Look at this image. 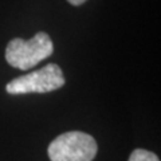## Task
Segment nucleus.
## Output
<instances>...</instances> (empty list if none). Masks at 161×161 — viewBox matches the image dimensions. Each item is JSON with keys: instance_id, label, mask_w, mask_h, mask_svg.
Instances as JSON below:
<instances>
[{"instance_id": "f257e3e1", "label": "nucleus", "mask_w": 161, "mask_h": 161, "mask_svg": "<svg viewBox=\"0 0 161 161\" xmlns=\"http://www.w3.org/2000/svg\"><path fill=\"white\" fill-rule=\"evenodd\" d=\"M53 51L51 38L46 32H38L30 40L12 39L6 48V60L12 67L28 70L48 58Z\"/></svg>"}, {"instance_id": "f03ea898", "label": "nucleus", "mask_w": 161, "mask_h": 161, "mask_svg": "<svg viewBox=\"0 0 161 161\" xmlns=\"http://www.w3.org/2000/svg\"><path fill=\"white\" fill-rule=\"evenodd\" d=\"M97 150L98 145L92 136L73 130L53 140L47 154L51 161H93Z\"/></svg>"}, {"instance_id": "7ed1b4c3", "label": "nucleus", "mask_w": 161, "mask_h": 161, "mask_svg": "<svg viewBox=\"0 0 161 161\" xmlns=\"http://www.w3.org/2000/svg\"><path fill=\"white\" fill-rule=\"evenodd\" d=\"M64 77L58 64L48 63L38 71L28 73L22 77L12 79L7 83L6 90L8 94H30V93H48L58 90L64 85Z\"/></svg>"}, {"instance_id": "20e7f679", "label": "nucleus", "mask_w": 161, "mask_h": 161, "mask_svg": "<svg viewBox=\"0 0 161 161\" xmlns=\"http://www.w3.org/2000/svg\"><path fill=\"white\" fill-rule=\"evenodd\" d=\"M128 161H160L158 157L153 152L145 149H134L130 153V157Z\"/></svg>"}, {"instance_id": "39448f33", "label": "nucleus", "mask_w": 161, "mask_h": 161, "mask_svg": "<svg viewBox=\"0 0 161 161\" xmlns=\"http://www.w3.org/2000/svg\"><path fill=\"white\" fill-rule=\"evenodd\" d=\"M70 4H73V6H80V4H83L86 0H67Z\"/></svg>"}]
</instances>
